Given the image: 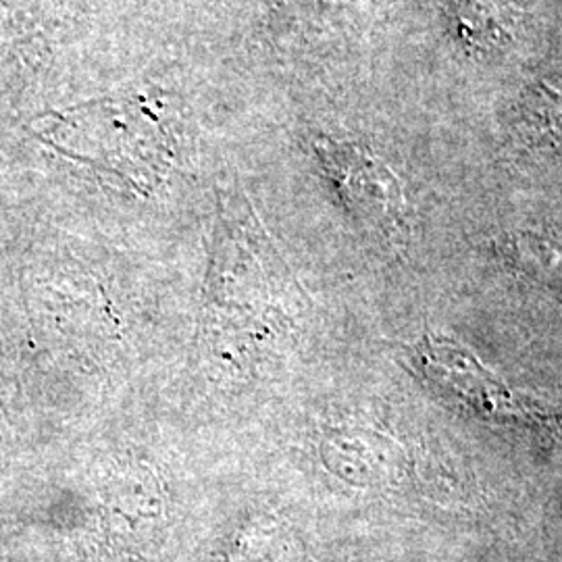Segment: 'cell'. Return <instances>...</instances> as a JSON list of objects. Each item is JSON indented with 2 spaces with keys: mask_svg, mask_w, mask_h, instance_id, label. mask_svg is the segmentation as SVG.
I'll list each match as a JSON object with an SVG mask.
<instances>
[{
  "mask_svg": "<svg viewBox=\"0 0 562 562\" xmlns=\"http://www.w3.org/2000/svg\"><path fill=\"white\" fill-rule=\"evenodd\" d=\"M417 357L427 380L438 383L482 422L519 427L538 436H550L559 429L557 417L548 408L508 390L454 341L425 338L417 346Z\"/></svg>",
  "mask_w": 562,
  "mask_h": 562,
  "instance_id": "1",
  "label": "cell"
},
{
  "mask_svg": "<svg viewBox=\"0 0 562 562\" xmlns=\"http://www.w3.org/2000/svg\"><path fill=\"white\" fill-rule=\"evenodd\" d=\"M521 7L515 0H457L454 25L462 46L480 57L506 50L519 32Z\"/></svg>",
  "mask_w": 562,
  "mask_h": 562,
  "instance_id": "3",
  "label": "cell"
},
{
  "mask_svg": "<svg viewBox=\"0 0 562 562\" xmlns=\"http://www.w3.org/2000/svg\"><path fill=\"white\" fill-rule=\"evenodd\" d=\"M315 155L355 217L392 240L406 232V201L401 180L378 155L361 144L334 138L315 142Z\"/></svg>",
  "mask_w": 562,
  "mask_h": 562,
  "instance_id": "2",
  "label": "cell"
},
{
  "mask_svg": "<svg viewBox=\"0 0 562 562\" xmlns=\"http://www.w3.org/2000/svg\"><path fill=\"white\" fill-rule=\"evenodd\" d=\"M501 255L525 278L562 294V241L522 232L504 240Z\"/></svg>",
  "mask_w": 562,
  "mask_h": 562,
  "instance_id": "5",
  "label": "cell"
},
{
  "mask_svg": "<svg viewBox=\"0 0 562 562\" xmlns=\"http://www.w3.org/2000/svg\"><path fill=\"white\" fill-rule=\"evenodd\" d=\"M513 127L527 144H548L562 134V71L527 86L513 106Z\"/></svg>",
  "mask_w": 562,
  "mask_h": 562,
  "instance_id": "4",
  "label": "cell"
}]
</instances>
